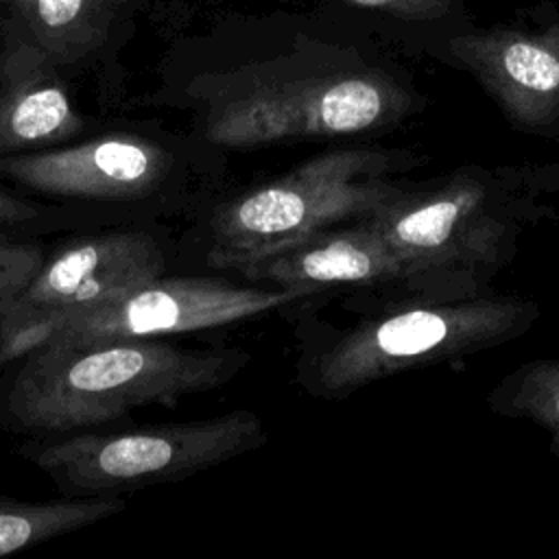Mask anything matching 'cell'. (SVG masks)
<instances>
[{
	"mask_svg": "<svg viewBox=\"0 0 559 559\" xmlns=\"http://www.w3.org/2000/svg\"><path fill=\"white\" fill-rule=\"evenodd\" d=\"M31 216H35V210L28 203H24V201L7 194L4 190H0V225L20 223V221H26Z\"/></svg>",
	"mask_w": 559,
	"mask_h": 559,
	"instance_id": "obj_18",
	"label": "cell"
},
{
	"mask_svg": "<svg viewBox=\"0 0 559 559\" xmlns=\"http://www.w3.org/2000/svg\"><path fill=\"white\" fill-rule=\"evenodd\" d=\"M17 360L2 404L9 424L26 432L66 435L223 386L242 369L247 354L155 338H94L46 341Z\"/></svg>",
	"mask_w": 559,
	"mask_h": 559,
	"instance_id": "obj_1",
	"label": "cell"
},
{
	"mask_svg": "<svg viewBox=\"0 0 559 559\" xmlns=\"http://www.w3.org/2000/svg\"><path fill=\"white\" fill-rule=\"evenodd\" d=\"M238 273L247 280L271 282L297 297L334 286L411 284V269L404 258L365 218L317 229L247 262Z\"/></svg>",
	"mask_w": 559,
	"mask_h": 559,
	"instance_id": "obj_11",
	"label": "cell"
},
{
	"mask_svg": "<svg viewBox=\"0 0 559 559\" xmlns=\"http://www.w3.org/2000/svg\"><path fill=\"white\" fill-rule=\"evenodd\" d=\"M365 221L404 258L413 286H432L454 269L493 262L507 234L489 188L467 175L426 194L400 192Z\"/></svg>",
	"mask_w": 559,
	"mask_h": 559,
	"instance_id": "obj_8",
	"label": "cell"
},
{
	"mask_svg": "<svg viewBox=\"0 0 559 559\" xmlns=\"http://www.w3.org/2000/svg\"><path fill=\"white\" fill-rule=\"evenodd\" d=\"M22 26L20 41L55 66L76 63L107 37L116 0H7Z\"/></svg>",
	"mask_w": 559,
	"mask_h": 559,
	"instance_id": "obj_13",
	"label": "cell"
},
{
	"mask_svg": "<svg viewBox=\"0 0 559 559\" xmlns=\"http://www.w3.org/2000/svg\"><path fill=\"white\" fill-rule=\"evenodd\" d=\"M157 242L142 231L79 238L39 262L0 323V365L33 349L66 319L162 275Z\"/></svg>",
	"mask_w": 559,
	"mask_h": 559,
	"instance_id": "obj_6",
	"label": "cell"
},
{
	"mask_svg": "<svg viewBox=\"0 0 559 559\" xmlns=\"http://www.w3.org/2000/svg\"><path fill=\"white\" fill-rule=\"evenodd\" d=\"M266 441L253 411L140 426L116 432H74L22 450L68 496H118L179 480Z\"/></svg>",
	"mask_w": 559,
	"mask_h": 559,
	"instance_id": "obj_4",
	"label": "cell"
},
{
	"mask_svg": "<svg viewBox=\"0 0 559 559\" xmlns=\"http://www.w3.org/2000/svg\"><path fill=\"white\" fill-rule=\"evenodd\" d=\"M295 299L299 297L284 288L238 286L218 277L157 275L66 319L41 343L201 332L264 314Z\"/></svg>",
	"mask_w": 559,
	"mask_h": 559,
	"instance_id": "obj_7",
	"label": "cell"
},
{
	"mask_svg": "<svg viewBox=\"0 0 559 559\" xmlns=\"http://www.w3.org/2000/svg\"><path fill=\"white\" fill-rule=\"evenodd\" d=\"M124 509L120 496H72L63 500H15L0 496V555L100 522Z\"/></svg>",
	"mask_w": 559,
	"mask_h": 559,
	"instance_id": "obj_14",
	"label": "cell"
},
{
	"mask_svg": "<svg viewBox=\"0 0 559 559\" xmlns=\"http://www.w3.org/2000/svg\"><path fill=\"white\" fill-rule=\"evenodd\" d=\"M166 148L133 133L0 157V173L48 197L85 201H131L153 192L168 175Z\"/></svg>",
	"mask_w": 559,
	"mask_h": 559,
	"instance_id": "obj_10",
	"label": "cell"
},
{
	"mask_svg": "<svg viewBox=\"0 0 559 559\" xmlns=\"http://www.w3.org/2000/svg\"><path fill=\"white\" fill-rule=\"evenodd\" d=\"M493 408L542 424L559 452V360H537L520 367L491 400Z\"/></svg>",
	"mask_w": 559,
	"mask_h": 559,
	"instance_id": "obj_16",
	"label": "cell"
},
{
	"mask_svg": "<svg viewBox=\"0 0 559 559\" xmlns=\"http://www.w3.org/2000/svg\"><path fill=\"white\" fill-rule=\"evenodd\" d=\"M376 17L389 33L432 52L445 37L474 20L467 0H345Z\"/></svg>",
	"mask_w": 559,
	"mask_h": 559,
	"instance_id": "obj_15",
	"label": "cell"
},
{
	"mask_svg": "<svg viewBox=\"0 0 559 559\" xmlns=\"http://www.w3.org/2000/svg\"><path fill=\"white\" fill-rule=\"evenodd\" d=\"M526 22L476 26L445 37L430 55L467 70L522 127L559 118V11L535 7Z\"/></svg>",
	"mask_w": 559,
	"mask_h": 559,
	"instance_id": "obj_9",
	"label": "cell"
},
{
	"mask_svg": "<svg viewBox=\"0 0 559 559\" xmlns=\"http://www.w3.org/2000/svg\"><path fill=\"white\" fill-rule=\"evenodd\" d=\"M413 105V90L389 68L330 48L304 70L242 79L210 100L201 127L216 146L255 148L380 129Z\"/></svg>",
	"mask_w": 559,
	"mask_h": 559,
	"instance_id": "obj_2",
	"label": "cell"
},
{
	"mask_svg": "<svg viewBox=\"0 0 559 559\" xmlns=\"http://www.w3.org/2000/svg\"><path fill=\"white\" fill-rule=\"evenodd\" d=\"M389 159L382 151L336 148L231 197L212 216L210 264L238 271L317 229L369 216L400 194L384 183Z\"/></svg>",
	"mask_w": 559,
	"mask_h": 559,
	"instance_id": "obj_3",
	"label": "cell"
},
{
	"mask_svg": "<svg viewBox=\"0 0 559 559\" xmlns=\"http://www.w3.org/2000/svg\"><path fill=\"white\" fill-rule=\"evenodd\" d=\"M533 314L524 301L472 299L367 319L310 360L306 386L325 397L345 395L395 371L496 345Z\"/></svg>",
	"mask_w": 559,
	"mask_h": 559,
	"instance_id": "obj_5",
	"label": "cell"
},
{
	"mask_svg": "<svg viewBox=\"0 0 559 559\" xmlns=\"http://www.w3.org/2000/svg\"><path fill=\"white\" fill-rule=\"evenodd\" d=\"M57 70L39 48L20 39L0 57V157L52 148L83 131Z\"/></svg>",
	"mask_w": 559,
	"mask_h": 559,
	"instance_id": "obj_12",
	"label": "cell"
},
{
	"mask_svg": "<svg viewBox=\"0 0 559 559\" xmlns=\"http://www.w3.org/2000/svg\"><path fill=\"white\" fill-rule=\"evenodd\" d=\"M44 255L31 245L0 242V323Z\"/></svg>",
	"mask_w": 559,
	"mask_h": 559,
	"instance_id": "obj_17",
	"label": "cell"
}]
</instances>
